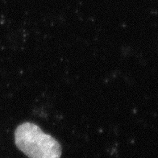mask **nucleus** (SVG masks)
<instances>
[{
  "label": "nucleus",
  "instance_id": "f257e3e1",
  "mask_svg": "<svg viewBox=\"0 0 158 158\" xmlns=\"http://www.w3.org/2000/svg\"><path fill=\"white\" fill-rule=\"evenodd\" d=\"M15 145L29 158H60V143L36 124L25 122L15 131Z\"/></svg>",
  "mask_w": 158,
  "mask_h": 158
}]
</instances>
